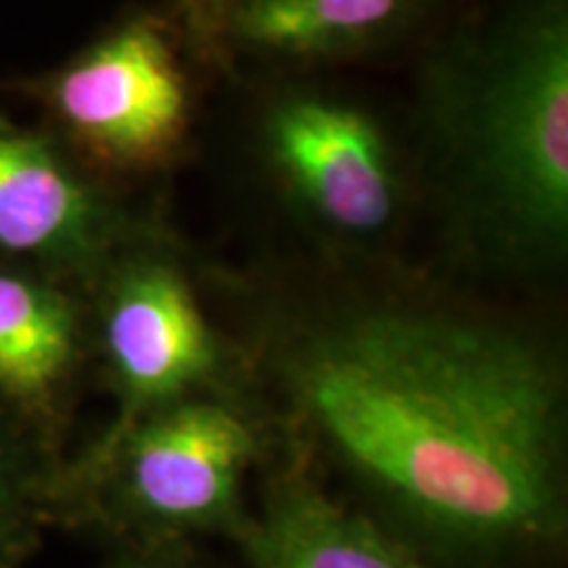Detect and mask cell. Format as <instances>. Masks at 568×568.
Instances as JSON below:
<instances>
[{
    "mask_svg": "<svg viewBox=\"0 0 568 568\" xmlns=\"http://www.w3.org/2000/svg\"><path fill=\"white\" fill-rule=\"evenodd\" d=\"M80 290L42 268L0 261V414L59 466L92 351Z\"/></svg>",
    "mask_w": 568,
    "mask_h": 568,
    "instance_id": "ba28073f",
    "label": "cell"
},
{
    "mask_svg": "<svg viewBox=\"0 0 568 568\" xmlns=\"http://www.w3.org/2000/svg\"><path fill=\"white\" fill-rule=\"evenodd\" d=\"M251 568H443L364 510L347 508L287 468L237 535Z\"/></svg>",
    "mask_w": 568,
    "mask_h": 568,
    "instance_id": "9c48e42d",
    "label": "cell"
},
{
    "mask_svg": "<svg viewBox=\"0 0 568 568\" xmlns=\"http://www.w3.org/2000/svg\"><path fill=\"white\" fill-rule=\"evenodd\" d=\"M258 432L243 410L190 395L124 435L92 445L53 479V524L98 527L142 542L232 535L247 521L243 485Z\"/></svg>",
    "mask_w": 568,
    "mask_h": 568,
    "instance_id": "3957f363",
    "label": "cell"
},
{
    "mask_svg": "<svg viewBox=\"0 0 568 568\" xmlns=\"http://www.w3.org/2000/svg\"><path fill=\"white\" fill-rule=\"evenodd\" d=\"M184 9L190 11V17L197 21H209L216 17H224L226 9L234 3V0H182Z\"/></svg>",
    "mask_w": 568,
    "mask_h": 568,
    "instance_id": "7c38bea8",
    "label": "cell"
},
{
    "mask_svg": "<svg viewBox=\"0 0 568 568\" xmlns=\"http://www.w3.org/2000/svg\"><path fill=\"white\" fill-rule=\"evenodd\" d=\"M109 568H172V566L161 564L159 558H153V552H132V556L119 558L116 564Z\"/></svg>",
    "mask_w": 568,
    "mask_h": 568,
    "instance_id": "4fadbf2b",
    "label": "cell"
},
{
    "mask_svg": "<svg viewBox=\"0 0 568 568\" xmlns=\"http://www.w3.org/2000/svg\"><path fill=\"white\" fill-rule=\"evenodd\" d=\"M414 0H234L224 32L253 51L282 55L351 53L387 38Z\"/></svg>",
    "mask_w": 568,
    "mask_h": 568,
    "instance_id": "30bf717a",
    "label": "cell"
},
{
    "mask_svg": "<svg viewBox=\"0 0 568 568\" xmlns=\"http://www.w3.org/2000/svg\"><path fill=\"white\" fill-rule=\"evenodd\" d=\"M274 376L311 447L443 568L556 558L568 529V397L531 332L410 303L295 326Z\"/></svg>",
    "mask_w": 568,
    "mask_h": 568,
    "instance_id": "6da1fadb",
    "label": "cell"
},
{
    "mask_svg": "<svg viewBox=\"0 0 568 568\" xmlns=\"http://www.w3.org/2000/svg\"><path fill=\"white\" fill-rule=\"evenodd\" d=\"M447 176L495 261L558 266L568 245V0H514L437 98Z\"/></svg>",
    "mask_w": 568,
    "mask_h": 568,
    "instance_id": "7a4b0ae2",
    "label": "cell"
},
{
    "mask_svg": "<svg viewBox=\"0 0 568 568\" xmlns=\"http://www.w3.org/2000/svg\"><path fill=\"white\" fill-rule=\"evenodd\" d=\"M67 151L95 174L161 166L190 124V92L172 34L132 13L34 80L21 82Z\"/></svg>",
    "mask_w": 568,
    "mask_h": 568,
    "instance_id": "277c9868",
    "label": "cell"
},
{
    "mask_svg": "<svg viewBox=\"0 0 568 568\" xmlns=\"http://www.w3.org/2000/svg\"><path fill=\"white\" fill-rule=\"evenodd\" d=\"M59 468L0 414V568H24L38 550L53 524Z\"/></svg>",
    "mask_w": 568,
    "mask_h": 568,
    "instance_id": "8fae6325",
    "label": "cell"
},
{
    "mask_svg": "<svg viewBox=\"0 0 568 568\" xmlns=\"http://www.w3.org/2000/svg\"><path fill=\"white\" fill-rule=\"evenodd\" d=\"M266 153L316 222L368 237L393 222L400 182L368 113L318 95L284 98L266 119Z\"/></svg>",
    "mask_w": 568,
    "mask_h": 568,
    "instance_id": "52a82bcc",
    "label": "cell"
},
{
    "mask_svg": "<svg viewBox=\"0 0 568 568\" xmlns=\"http://www.w3.org/2000/svg\"><path fill=\"white\" fill-rule=\"evenodd\" d=\"M98 290L90 335L119 397L111 443L153 410L197 395L219 374V343L190 284L172 266L119 255Z\"/></svg>",
    "mask_w": 568,
    "mask_h": 568,
    "instance_id": "5b68a950",
    "label": "cell"
},
{
    "mask_svg": "<svg viewBox=\"0 0 568 568\" xmlns=\"http://www.w3.org/2000/svg\"><path fill=\"white\" fill-rule=\"evenodd\" d=\"M124 234L105 190L51 132L0 113V261L88 290L119 258Z\"/></svg>",
    "mask_w": 568,
    "mask_h": 568,
    "instance_id": "8992f818",
    "label": "cell"
}]
</instances>
